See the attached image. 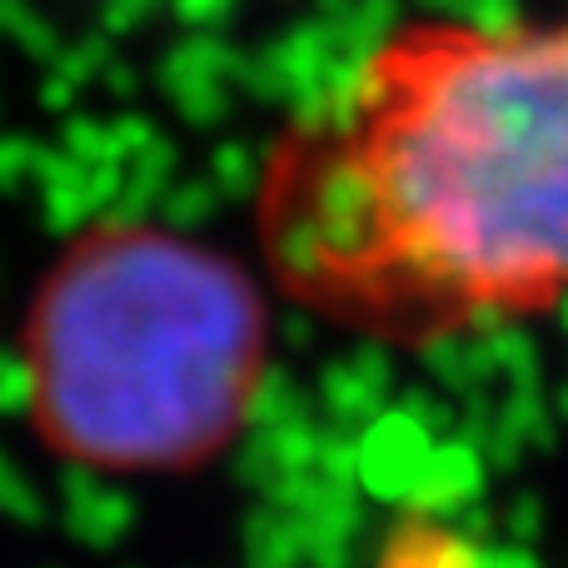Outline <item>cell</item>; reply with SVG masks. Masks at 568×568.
I'll return each mask as SVG.
<instances>
[{
	"label": "cell",
	"instance_id": "1",
	"mask_svg": "<svg viewBox=\"0 0 568 568\" xmlns=\"http://www.w3.org/2000/svg\"><path fill=\"white\" fill-rule=\"evenodd\" d=\"M255 250L384 349L568 310V16H404L275 125Z\"/></svg>",
	"mask_w": 568,
	"mask_h": 568
},
{
	"label": "cell",
	"instance_id": "2",
	"mask_svg": "<svg viewBox=\"0 0 568 568\" xmlns=\"http://www.w3.org/2000/svg\"><path fill=\"white\" fill-rule=\"evenodd\" d=\"M26 409L55 459L155 479L225 459L275 364L265 280L160 220H95L36 284Z\"/></svg>",
	"mask_w": 568,
	"mask_h": 568
},
{
	"label": "cell",
	"instance_id": "3",
	"mask_svg": "<svg viewBox=\"0 0 568 568\" xmlns=\"http://www.w3.org/2000/svg\"><path fill=\"white\" fill-rule=\"evenodd\" d=\"M369 568H484V549L464 524L434 509H404L379 534Z\"/></svg>",
	"mask_w": 568,
	"mask_h": 568
}]
</instances>
